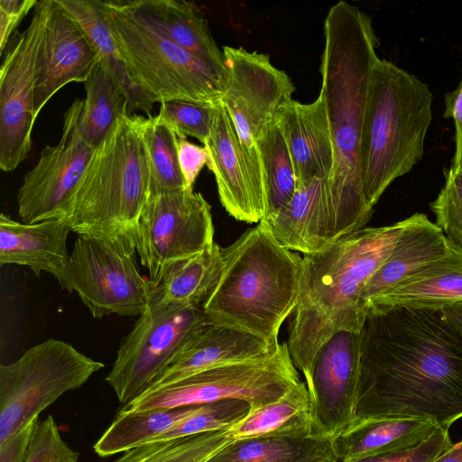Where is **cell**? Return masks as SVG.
I'll return each instance as SVG.
<instances>
[{
  "label": "cell",
  "mask_w": 462,
  "mask_h": 462,
  "mask_svg": "<svg viewBox=\"0 0 462 462\" xmlns=\"http://www.w3.org/2000/svg\"><path fill=\"white\" fill-rule=\"evenodd\" d=\"M233 439L312 434L310 394L300 381L280 399L249 412L229 430Z\"/></svg>",
  "instance_id": "f1b7e54d"
},
{
  "label": "cell",
  "mask_w": 462,
  "mask_h": 462,
  "mask_svg": "<svg viewBox=\"0 0 462 462\" xmlns=\"http://www.w3.org/2000/svg\"><path fill=\"white\" fill-rule=\"evenodd\" d=\"M204 146L223 208L238 221L260 223L266 203L253 183L235 125L221 101Z\"/></svg>",
  "instance_id": "ac0fdd59"
},
{
  "label": "cell",
  "mask_w": 462,
  "mask_h": 462,
  "mask_svg": "<svg viewBox=\"0 0 462 462\" xmlns=\"http://www.w3.org/2000/svg\"><path fill=\"white\" fill-rule=\"evenodd\" d=\"M199 405L173 409L118 411L93 446L100 457L124 453L149 442L194 412Z\"/></svg>",
  "instance_id": "4dcf8cb0"
},
{
  "label": "cell",
  "mask_w": 462,
  "mask_h": 462,
  "mask_svg": "<svg viewBox=\"0 0 462 462\" xmlns=\"http://www.w3.org/2000/svg\"><path fill=\"white\" fill-rule=\"evenodd\" d=\"M275 347L248 332L208 322L152 385L140 396L149 395L192 374L263 356Z\"/></svg>",
  "instance_id": "d6986e66"
},
{
  "label": "cell",
  "mask_w": 462,
  "mask_h": 462,
  "mask_svg": "<svg viewBox=\"0 0 462 462\" xmlns=\"http://www.w3.org/2000/svg\"><path fill=\"white\" fill-rule=\"evenodd\" d=\"M141 116H121L97 146L64 218L79 235L134 233L149 197Z\"/></svg>",
  "instance_id": "8992f818"
},
{
  "label": "cell",
  "mask_w": 462,
  "mask_h": 462,
  "mask_svg": "<svg viewBox=\"0 0 462 462\" xmlns=\"http://www.w3.org/2000/svg\"><path fill=\"white\" fill-rule=\"evenodd\" d=\"M127 75L149 115L155 103L221 101L225 78L144 23L128 0L103 1Z\"/></svg>",
  "instance_id": "52a82bcc"
},
{
  "label": "cell",
  "mask_w": 462,
  "mask_h": 462,
  "mask_svg": "<svg viewBox=\"0 0 462 462\" xmlns=\"http://www.w3.org/2000/svg\"><path fill=\"white\" fill-rule=\"evenodd\" d=\"M218 103L169 100L161 103L159 111L178 137H194L204 145L210 134Z\"/></svg>",
  "instance_id": "74e56055"
},
{
  "label": "cell",
  "mask_w": 462,
  "mask_h": 462,
  "mask_svg": "<svg viewBox=\"0 0 462 462\" xmlns=\"http://www.w3.org/2000/svg\"><path fill=\"white\" fill-rule=\"evenodd\" d=\"M224 248L213 243L201 253L171 263L151 297L159 304L202 308L224 270Z\"/></svg>",
  "instance_id": "4316f807"
},
{
  "label": "cell",
  "mask_w": 462,
  "mask_h": 462,
  "mask_svg": "<svg viewBox=\"0 0 462 462\" xmlns=\"http://www.w3.org/2000/svg\"><path fill=\"white\" fill-rule=\"evenodd\" d=\"M226 76L221 102L237 133L253 183L266 203L257 142L292 100L295 87L268 55L224 46Z\"/></svg>",
  "instance_id": "7c38bea8"
},
{
  "label": "cell",
  "mask_w": 462,
  "mask_h": 462,
  "mask_svg": "<svg viewBox=\"0 0 462 462\" xmlns=\"http://www.w3.org/2000/svg\"><path fill=\"white\" fill-rule=\"evenodd\" d=\"M276 124L292 160L297 189L315 178L328 180L334 166V151L323 97L319 94L310 104L291 100Z\"/></svg>",
  "instance_id": "ffe728a7"
},
{
  "label": "cell",
  "mask_w": 462,
  "mask_h": 462,
  "mask_svg": "<svg viewBox=\"0 0 462 462\" xmlns=\"http://www.w3.org/2000/svg\"><path fill=\"white\" fill-rule=\"evenodd\" d=\"M257 147L265 189V218L291 200L297 189V180L292 160L276 122L258 140Z\"/></svg>",
  "instance_id": "836d02e7"
},
{
  "label": "cell",
  "mask_w": 462,
  "mask_h": 462,
  "mask_svg": "<svg viewBox=\"0 0 462 462\" xmlns=\"http://www.w3.org/2000/svg\"><path fill=\"white\" fill-rule=\"evenodd\" d=\"M149 168V196L186 189L178 161V135L162 113L141 116Z\"/></svg>",
  "instance_id": "1f68e13d"
},
{
  "label": "cell",
  "mask_w": 462,
  "mask_h": 462,
  "mask_svg": "<svg viewBox=\"0 0 462 462\" xmlns=\"http://www.w3.org/2000/svg\"><path fill=\"white\" fill-rule=\"evenodd\" d=\"M51 0L38 1L30 24L13 36L0 69V168L14 171L29 155L35 115L37 59Z\"/></svg>",
  "instance_id": "5bb4252c"
},
{
  "label": "cell",
  "mask_w": 462,
  "mask_h": 462,
  "mask_svg": "<svg viewBox=\"0 0 462 462\" xmlns=\"http://www.w3.org/2000/svg\"><path fill=\"white\" fill-rule=\"evenodd\" d=\"M99 56L79 23L51 0L37 59L35 115L64 86L85 82Z\"/></svg>",
  "instance_id": "e0dca14e"
},
{
  "label": "cell",
  "mask_w": 462,
  "mask_h": 462,
  "mask_svg": "<svg viewBox=\"0 0 462 462\" xmlns=\"http://www.w3.org/2000/svg\"><path fill=\"white\" fill-rule=\"evenodd\" d=\"M300 381L288 344L281 343L263 356L211 368L137 397L120 411L197 406L226 399L245 401L254 409L280 399Z\"/></svg>",
  "instance_id": "30bf717a"
},
{
  "label": "cell",
  "mask_w": 462,
  "mask_h": 462,
  "mask_svg": "<svg viewBox=\"0 0 462 462\" xmlns=\"http://www.w3.org/2000/svg\"><path fill=\"white\" fill-rule=\"evenodd\" d=\"M432 103L426 83L391 61L375 60L360 146L362 189L369 209L422 159Z\"/></svg>",
  "instance_id": "5b68a950"
},
{
  "label": "cell",
  "mask_w": 462,
  "mask_h": 462,
  "mask_svg": "<svg viewBox=\"0 0 462 462\" xmlns=\"http://www.w3.org/2000/svg\"><path fill=\"white\" fill-rule=\"evenodd\" d=\"M84 86L86 97L79 127L84 140L96 148L116 120L129 114V97L109 65L101 59Z\"/></svg>",
  "instance_id": "f546056e"
},
{
  "label": "cell",
  "mask_w": 462,
  "mask_h": 462,
  "mask_svg": "<svg viewBox=\"0 0 462 462\" xmlns=\"http://www.w3.org/2000/svg\"><path fill=\"white\" fill-rule=\"evenodd\" d=\"M134 241L140 262L156 287L171 263L196 255L214 243L210 205L193 189L149 196Z\"/></svg>",
  "instance_id": "4fadbf2b"
},
{
  "label": "cell",
  "mask_w": 462,
  "mask_h": 462,
  "mask_svg": "<svg viewBox=\"0 0 462 462\" xmlns=\"http://www.w3.org/2000/svg\"><path fill=\"white\" fill-rule=\"evenodd\" d=\"M445 118H452L455 124V151L462 143V80L457 88L445 97Z\"/></svg>",
  "instance_id": "ee69618b"
},
{
  "label": "cell",
  "mask_w": 462,
  "mask_h": 462,
  "mask_svg": "<svg viewBox=\"0 0 462 462\" xmlns=\"http://www.w3.org/2000/svg\"><path fill=\"white\" fill-rule=\"evenodd\" d=\"M79 453L63 439L52 415L39 422L24 462H78Z\"/></svg>",
  "instance_id": "f35d334b"
},
{
  "label": "cell",
  "mask_w": 462,
  "mask_h": 462,
  "mask_svg": "<svg viewBox=\"0 0 462 462\" xmlns=\"http://www.w3.org/2000/svg\"><path fill=\"white\" fill-rule=\"evenodd\" d=\"M36 0L0 1V53L5 51L22 19L37 5Z\"/></svg>",
  "instance_id": "b9f144b4"
},
{
  "label": "cell",
  "mask_w": 462,
  "mask_h": 462,
  "mask_svg": "<svg viewBox=\"0 0 462 462\" xmlns=\"http://www.w3.org/2000/svg\"><path fill=\"white\" fill-rule=\"evenodd\" d=\"M59 4L79 23L99 59L111 68L129 97V114L149 112L133 86L121 59L110 28L107 24L103 1L100 0H57ZM150 116V115H149Z\"/></svg>",
  "instance_id": "d6a6232c"
},
{
  "label": "cell",
  "mask_w": 462,
  "mask_h": 462,
  "mask_svg": "<svg viewBox=\"0 0 462 462\" xmlns=\"http://www.w3.org/2000/svg\"><path fill=\"white\" fill-rule=\"evenodd\" d=\"M56 338L35 345L16 361L0 365V442L18 431L64 393L84 385L104 368Z\"/></svg>",
  "instance_id": "9c48e42d"
},
{
  "label": "cell",
  "mask_w": 462,
  "mask_h": 462,
  "mask_svg": "<svg viewBox=\"0 0 462 462\" xmlns=\"http://www.w3.org/2000/svg\"><path fill=\"white\" fill-rule=\"evenodd\" d=\"M462 167V166H461Z\"/></svg>",
  "instance_id": "c3c4849f"
},
{
  "label": "cell",
  "mask_w": 462,
  "mask_h": 462,
  "mask_svg": "<svg viewBox=\"0 0 462 462\" xmlns=\"http://www.w3.org/2000/svg\"><path fill=\"white\" fill-rule=\"evenodd\" d=\"M234 440L229 430L146 442L112 462H206Z\"/></svg>",
  "instance_id": "e575fe53"
},
{
  "label": "cell",
  "mask_w": 462,
  "mask_h": 462,
  "mask_svg": "<svg viewBox=\"0 0 462 462\" xmlns=\"http://www.w3.org/2000/svg\"><path fill=\"white\" fill-rule=\"evenodd\" d=\"M361 361V331H340L316 354L305 383L312 434L335 440L353 423Z\"/></svg>",
  "instance_id": "2e32d148"
},
{
  "label": "cell",
  "mask_w": 462,
  "mask_h": 462,
  "mask_svg": "<svg viewBox=\"0 0 462 462\" xmlns=\"http://www.w3.org/2000/svg\"><path fill=\"white\" fill-rule=\"evenodd\" d=\"M221 277L202 306L207 319L240 329L275 347L298 304L302 257L284 247L263 222L224 248Z\"/></svg>",
  "instance_id": "277c9868"
},
{
  "label": "cell",
  "mask_w": 462,
  "mask_h": 462,
  "mask_svg": "<svg viewBox=\"0 0 462 462\" xmlns=\"http://www.w3.org/2000/svg\"><path fill=\"white\" fill-rule=\"evenodd\" d=\"M432 462H462V440L454 444Z\"/></svg>",
  "instance_id": "bcb514c9"
},
{
  "label": "cell",
  "mask_w": 462,
  "mask_h": 462,
  "mask_svg": "<svg viewBox=\"0 0 462 462\" xmlns=\"http://www.w3.org/2000/svg\"><path fill=\"white\" fill-rule=\"evenodd\" d=\"M178 161L186 189L193 185L201 170L208 162L206 147L189 142L187 137H178Z\"/></svg>",
  "instance_id": "60d3db41"
},
{
  "label": "cell",
  "mask_w": 462,
  "mask_h": 462,
  "mask_svg": "<svg viewBox=\"0 0 462 462\" xmlns=\"http://www.w3.org/2000/svg\"><path fill=\"white\" fill-rule=\"evenodd\" d=\"M439 427L429 420L380 418L352 424L335 440L339 462L409 449L430 437Z\"/></svg>",
  "instance_id": "484cf974"
},
{
  "label": "cell",
  "mask_w": 462,
  "mask_h": 462,
  "mask_svg": "<svg viewBox=\"0 0 462 462\" xmlns=\"http://www.w3.org/2000/svg\"><path fill=\"white\" fill-rule=\"evenodd\" d=\"M410 217L380 227H363L317 253L303 254L300 296L288 347L305 380L319 349L340 331L362 330V292L386 261Z\"/></svg>",
  "instance_id": "3957f363"
},
{
  "label": "cell",
  "mask_w": 462,
  "mask_h": 462,
  "mask_svg": "<svg viewBox=\"0 0 462 462\" xmlns=\"http://www.w3.org/2000/svg\"><path fill=\"white\" fill-rule=\"evenodd\" d=\"M380 418L462 419V340L440 310L366 312L352 424Z\"/></svg>",
  "instance_id": "6da1fadb"
},
{
  "label": "cell",
  "mask_w": 462,
  "mask_h": 462,
  "mask_svg": "<svg viewBox=\"0 0 462 462\" xmlns=\"http://www.w3.org/2000/svg\"><path fill=\"white\" fill-rule=\"evenodd\" d=\"M128 3L155 32L225 78L223 51L217 45L207 21L193 3L176 0H128Z\"/></svg>",
  "instance_id": "d4e9b609"
},
{
  "label": "cell",
  "mask_w": 462,
  "mask_h": 462,
  "mask_svg": "<svg viewBox=\"0 0 462 462\" xmlns=\"http://www.w3.org/2000/svg\"><path fill=\"white\" fill-rule=\"evenodd\" d=\"M327 180L315 178L298 188L284 207L260 221L284 247L309 254L336 241Z\"/></svg>",
  "instance_id": "44dd1931"
},
{
  "label": "cell",
  "mask_w": 462,
  "mask_h": 462,
  "mask_svg": "<svg viewBox=\"0 0 462 462\" xmlns=\"http://www.w3.org/2000/svg\"><path fill=\"white\" fill-rule=\"evenodd\" d=\"M71 229L64 218L33 224L0 215V264L29 267L36 276L51 273L54 278L69 259L67 240Z\"/></svg>",
  "instance_id": "7402d4cb"
},
{
  "label": "cell",
  "mask_w": 462,
  "mask_h": 462,
  "mask_svg": "<svg viewBox=\"0 0 462 462\" xmlns=\"http://www.w3.org/2000/svg\"><path fill=\"white\" fill-rule=\"evenodd\" d=\"M208 322L201 308L159 304L150 293L105 377L120 403L144 393Z\"/></svg>",
  "instance_id": "8fae6325"
},
{
  "label": "cell",
  "mask_w": 462,
  "mask_h": 462,
  "mask_svg": "<svg viewBox=\"0 0 462 462\" xmlns=\"http://www.w3.org/2000/svg\"><path fill=\"white\" fill-rule=\"evenodd\" d=\"M462 301V249L448 243L445 255L374 299L369 310L397 308L441 310Z\"/></svg>",
  "instance_id": "603a6c76"
},
{
  "label": "cell",
  "mask_w": 462,
  "mask_h": 462,
  "mask_svg": "<svg viewBox=\"0 0 462 462\" xmlns=\"http://www.w3.org/2000/svg\"><path fill=\"white\" fill-rule=\"evenodd\" d=\"M378 46L371 18L357 6L339 1L329 9L324 22L319 94L326 104L334 151L327 189L336 241L363 228L373 213L363 195L360 146Z\"/></svg>",
  "instance_id": "7a4b0ae2"
},
{
  "label": "cell",
  "mask_w": 462,
  "mask_h": 462,
  "mask_svg": "<svg viewBox=\"0 0 462 462\" xmlns=\"http://www.w3.org/2000/svg\"><path fill=\"white\" fill-rule=\"evenodd\" d=\"M444 320L457 332L462 340V301L441 310Z\"/></svg>",
  "instance_id": "f6af8a7d"
},
{
  "label": "cell",
  "mask_w": 462,
  "mask_h": 462,
  "mask_svg": "<svg viewBox=\"0 0 462 462\" xmlns=\"http://www.w3.org/2000/svg\"><path fill=\"white\" fill-rule=\"evenodd\" d=\"M430 208L448 242L462 249V167L445 171V183Z\"/></svg>",
  "instance_id": "8d00e7d4"
},
{
  "label": "cell",
  "mask_w": 462,
  "mask_h": 462,
  "mask_svg": "<svg viewBox=\"0 0 462 462\" xmlns=\"http://www.w3.org/2000/svg\"><path fill=\"white\" fill-rule=\"evenodd\" d=\"M134 232L115 236L79 235L69 259L55 278L75 291L92 317H139L152 284L140 273Z\"/></svg>",
  "instance_id": "ba28073f"
},
{
  "label": "cell",
  "mask_w": 462,
  "mask_h": 462,
  "mask_svg": "<svg viewBox=\"0 0 462 462\" xmlns=\"http://www.w3.org/2000/svg\"><path fill=\"white\" fill-rule=\"evenodd\" d=\"M448 242L443 232L425 214L415 213L397 240L393 251L365 285L361 307L393 289L418 270L447 254Z\"/></svg>",
  "instance_id": "cb8c5ba5"
},
{
  "label": "cell",
  "mask_w": 462,
  "mask_h": 462,
  "mask_svg": "<svg viewBox=\"0 0 462 462\" xmlns=\"http://www.w3.org/2000/svg\"><path fill=\"white\" fill-rule=\"evenodd\" d=\"M453 445L448 430L439 428L414 448L344 462H432Z\"/></svg>",
  "instance_id": "ab89813d"
},
{
  "label": "cell",
  "mask_w": 462,
  "mask_h": 462,
  "mask_svg": "<svg viewBox=\"0 0 462 462\" xmlns=\"http://www.w3.org/2000/svg\"><path fill=\"white\" fill-rule=\"evenodd\" d=\"M206 462H339L333 439L314 434L235 439Z\"/></svg>",
  "instance_id": "83f0119b"
},
{
  "label": "cell",
  "mask_w": 462,
  "mask_h": 462,
  "mask_svg": "<svg viewBox=\"0 0 462 462\" xmlns=\"http://www.w3.org/2000/svg\"><path fill=\"white\" fill-rule=\"evenodd\" d=\"M451 166L455 169H460L462 166V143L459 149L455 151Z\"/></svg>",
  "instance_id": "7dc6e473"
},
{
  "label": "cell",
  "mask_w": 462,
  "mask_h": 462,
  "mask_svg": "<svg viewBox=\"0 0 462 462\" xmlns=\"http://www.w3.org/2000/svg\"><path fill=\"white\" fill-rule=\"evenodd\" d=\"M38 418L0 442V462H24Z\"/></svg>",
  "instance_id": "7bdbcfd3"
},
{
  "label": "cell",
  "mask_w": 462,
  "mask_h": 462,
  "mask_svg": "<svg viewBox=\"0 0 462 462\" xmlns=\"http://www.w3.org/2000/svg\"><path fill=\"white\" fill-rule=\"evenodd\" d=\"M250 409L249 403L237 399H226L199 405L190 415L149 442L230 430L249 412Z\"/></svg>",
  "instance_id": "d590c367"
},
{
  "label": "cell",
  "mask_w": 462,
  "mask_h": 462,
  "mask_svg": "<svg viewBox=\"0 0 462 462\" xmlns=\"http://www.w3.org/2000/svg\"><path fill=\"white\" fill-rule=\"evenodd\" d=\"M84 100L76 99L64 113L59 143L42 150L17 193L21 222L33 224L65 218L80 178L95 148L79 132Z\"/></svg>",
  "instance_id": "9a60e30c"
}]
</instances>
